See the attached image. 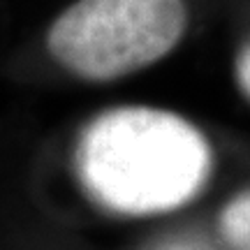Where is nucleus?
Returning <instances> with one entry per match:
<instances>
[{
    "label": "nucleus",
    "mask_w": 250,
    "mask_h": 250,
    "mask_svg": "<svg viewBox=\"0 0 250 250\" xmlns=\"http://www.w3.org/2000/svg\"><path fill=\"white\" fill-rule=\"evenodd\" d=\"M74 169L88 199L104 211L155 215L204 190L213 153L204 134L174 111L116 107L81 130Z\"/></svg>",
    "instance_id": "obj_1"
},
{
    "label": "nucleus",
    "mask_w": 250,
    "mask_h": 250,
    "mask_svg": "<svg viewBox=\"0 0 250 250\" xmlns=\"http://www.w3.org/2000/svg\"><path fill=\"white\" fill-rule=\"evenodd\" d=\"M218 225L223 239L234 250H250V186L223 206Z\"/></svg>",
    "instance_id": "obj_3"
},
{
    "label": "nucleus",
    "mask_w": 250,
    "mask_h": 250,
    "mask_svg": "<svg viewBox=\"0 0 250 250\" xmlns=\"http://www.w3.org/2000/svg\"><path fill=\"white\" fill-rule=\"evenodd\" d=\"M236 79L241 90L250 98V42L243 44V49L236 56Z\"/></svg>",
    "instance_id": "obj_4"
},
{
    "label": "nucleus",
    "mask_w": 250,
    "mask_h": 250,
    "mask_svg": "<svg viewBox=\"0 0 250 250\" xmlns=\"http://www.w3.org/2000/svg\"><path fill=\"white\" fill-rule=\"evenodd\" d=\"M188 26L183 0H77L46 33V49L86 81H114L169 54Z\"/></svg>",
    "instance_id": "obj_2"
}]
</instances>
